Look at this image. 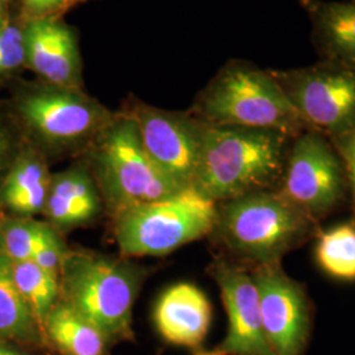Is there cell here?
<instances>
[{
    "label": "cell",
    "mask_w": 355,
    "mask_h": 355,
    "mask_svg": "<svg viewBox=\"0 0 355 355\" xmlns=\"http://www.w3.org/2000/svg\"><path fill=\"white\" fill-rule=\"evenodd\" d=\"M292 140L278 130L203 123L193 189L215 203L278 190Z\"/></svg>",
    "instance_id": "cell-1"
},
{
    "label": "cell",
    "mask_w": 355,
    "mask_h": 355,
    "mask_svg": "<svg viewBox=\"0 0 355 355\" xmlns=\"http://www.w3.org/2000/svg\"><path fill=\"white\" fill-rule=\"evenodd\" d=\"M318 233V223L279 190L259 191L217 203L209 236L229 261L254 267L279 263Z\"/></svg>",
    "instance_id": "cell-2"
},
{
    "label": "cell",
    "mask_w": 355,
    "mask_h": 355,
    "mask_svg": "<svg viewBox=\"0 0 355 355\" xmlns=\"http://www.w3.org/2000/svg\"><path fill=\"white\" fill-rule=\"evenodd\" d=\"M148 271L125 257L70 249L60 272V299L108 343L133 338V308Z\"/></svg>",
    "instance_id": "cell-3"
},
{
    "label": "cell",
    "mask_w": 355,
    "mask_h": 355,
    "mask_svg": "<svg viewBox=\"0 0 355 355\" xmlns=\"http://www.w3.org/2000/svg\"><path fill=\"white\" fill-rule=\"evenodd\" d=\"M189 112L208 125L278 130L291 139L308 129L270 70L245 61L220 69Z\"/></svg>",
    "instance_id": "cell-4"
},
{
    "label": "cell",
    "mask_w": 355,
    "mask_h": 355,
    "mask_svg": "<svg viewBox=\"0 0 355 355\" xmlns=\"http://www.w3.org/2000/svg\"><path fill=\"white\" fill-rule=\"evenodd\" d=\"M80 158L89 166L110 218L182 191L153 164L135 121L124 111L116 112Z\"/></svg>",
    "instance_id": "cell-5"
},
{
    "label": "cell",
    "mask_w": 355,
    "mask_h": 355,
    "mask_svg": "<svg viewBox=\"0 0 355 355\" xmlns=\"http://www.w3.org/2000/svg\"><path fill=\"white\" fill-rule=\"evenodd\" d=\"M15 111L29 145L46 158L83 154L116 116L83 89L48 83L23 91Z\"/></svg>",
    "instance_id": "cell-6"
},
{
    "label": "cell",
    "mask_w": 355,
    "mask_h": 355,
    "mask_svg": "<svg viewBox=\"0 0 355 355\" xmlns=\"http://www.w3.org/2000/svg\"><path fill=\"white\" fill-rule=\"evenodd\" d=\"M217 203L195 189L130 207L112 220L114 241L125 258L165 257L209 236L215 227Z\"/></svg>",
    "instance_id": "cell-7"
},
{
    "label": "cell",
    "mask_w": 355,
    "mask_h": 355,
    "mask_svg": "<svg viewBox=\"0 0 355 355\" xmlns=\"http://www.w3.org/2000/svg\"><path fill=\"white\" fill-rule=\"evenodd\" d=\"M270 73L308 129L333 139L355 128V67L320 61Z\"/></svg>",
    "instance_id": "cell-8"
},
{
    "label": "cell",
    "mask_w": 355,
    "mask_h": 355,
    "mask_svg": "<svg viewBox=\"0 0 355 355\" xmlns=\"http://www.w3.org/2000/svg\"><path fill=\"white\" fill-rule=\"evenodd\" d=\"M347 189L340 155L329 139L306 129L291 142L278 190L320 223L343 203Z\"/></svg>",
    "instance_id": "cell-9"
},
{
    "label": "cell",
    "mask_w": 355,
    "mask_h": 355,
    "mask_svg": "<svg viewBox=\"0 0 355 355\" xmlns=\"http://www.w3.org/2000/svg\"><path fill=\"white\" fill-rule=\"evenodd\" d=\"M124 112L135 121L142 148L153 164L179 190L193 189L203 123L190 112H173L142 102L128 104Z\"/></svg>",
    "instance_id": "cell-10"
},
{
    "label": "cell",
    "mask_w": 355,
    "mask_h": 355,
    "mask_svg": "<svg viewBox=\"0 0 355 355\" xmlns=\"http://www.w3.org/2000/svg\"><path fill=\"white\" fill-rule=\"evenodd\" d=\"M262 327L274 355H304L312 330L311 303L304 286L284 271L282 262L252 268Z\"/></svg>",
    "instance_id": "cell-11"
},
{
    "label": "cell",
    "mask_w": 355,
    "mask_h": 355,
    "mask_svg": "<svg viewBox=\"0 0 355 355\" xmlns=\"http://www.w3.org/2000/svg\"><path fill=\"white\" fill-rule=\"evenodd\" d=\"M228 316V331L212 350L203 355H274L262 327L259 296L252 272L225 257H217L208 267Z\"/></svg>",
    "instance_id": "cell-12"
},
{
    "label": "cell",
    "mask_w": 355,
    "mask_h": 355,
    "mask_svg": "<svg viewBox=\"0 0 355 355\" xmlns=\"http://www.w3.org/2000/svg\"><path fill=\"white\" fill-rule=\"evenodd\" d=\"M23 21L26 67L42 83L83 89L82 58L74 29L62 17Z\"/></svg>",
    "instance_id": "cell-13"
},
{
    "label": "cell",
    "mask_w": 355,
    "mask_h": 355,
    "mask_svg": "<svg viewBox=\"0 0 355 355\" xmlns=\"http://www.w3.org/2000/svg\"><path fill=\"white\" fill-rule=\"evenodd\" d=\"M153 321L166 343L203 350L212 321V304L198 286L180 282L161 293L154 305Z\"/></svg>",
    "instance_id": "cell-14"
},
{
    "label": "cell",
    "mask_w": 355,
    "mask_h": 355,
    "mask_svg": "<svg viewBox=\"0 0 355 355\" xmlns=\"http://www.w3.org/2000/svg\"><path fill=\"white\" fill-rule=\"evenodd\" d=\"M104 211L101 192L89 166L80 158L60 173H51L46 203L42 211L45 223L64 236L74 229L95 223Z\"/></svg>",
    "instance_id": "cell-15"
},
{
    "label": "cell",
    "mask_w": 355,
    "mask_h": 355,
    "mask_svg": "<svg viewBox=\"0 0 355 355\" xmlns=\"http://www.w3.org/2000/svg\"><path fill=\"white\" fill-rule=\"evenodd\" d=\"M51 178L48 158L29 144L23 146L0 180V208L4 216L36 218L42 215Z\"/></svg>",
    "instance_id": "cell-16"
},
{
    "label": "cell",
    "mask_w": 355,
    "mask_h": 355,
    "mask_svg": "<svg viewBox=\"0 0 355 355\" xmlns=\"http://www.w3.org/2000/svg\"><path fill=\"white\" fill-rule=\"evenodd\" d=\"M321 61L355 67V0H300Z\"/></svg>",
    "instance_id": "cell-17"
},
{
    "label": "cell",
    "mask_w": 355,
    "mask_h": 355,
    "mask_svg": "<svg viewBox=\"0 0 355 355\" xmlns=\"http://www.w3.org/2000/svg\"><path fill=\"white\" fill-rule=\"evenodd\" d=\"M45 341L54 345L64 355H104L107 338L89 320L61 299L42 320Z\"/></svg>",
    "instance_id": "cell-18"
},
{
    "label": "cell",
    "mask_w": 355,
    "mask_h": 355,
    "mask_svg": "<svg viewBox=\"0 0 355 355\" xmlns=\"http://www.w3.org/2000/svg\"><path fill=\"white\" fill-rule=\"evenodd\" d=\"M11 263L0 245V341L41 346L46 343L44 331L15 286Z\"/></svg>",
    "instance_id": "cell-19"
},
{
    "label": "cell",
    "mask_w": 355,
    "mask_h": 355,
    "mask_svg": "<svg viewBox=\"0 0 355 355\" xmlns=\"http://www.w3.org/2000/svg\"><path fill=\"white\" fill-rule=\"evenodd\" d=\"M315 261L330 278L355 282V221L350 220L320 232Z\"/></svg>",
    "instance_id": "cell-20"
},
{
    "label": "cell",
    "mask_w": 355,
    "mask_h": 355,
    "mask_svg": "<svg viewBox=\"0 0 355 355\" xmlns=\"http://www.w3.org/2000/svg\"><path fill=\"white\" fill-rule=\"evenodd\" d=\"M15 286L40 324L60 300V280L38 266L32 259L12 262Z\"/></svg>",
    "instance_id": "cell-21"
},
{
    "label": "cell",
    "mask_w": 355,
    "mask_h": 355,
    "mask_svg": "<svg viewBox=\"0 0 355 355\" xmlns=\"http://www.w3.org/2000/svg\"><path fill=\"white\" fill-rule=\"evenodd\" d=\"M45 221L23 217H0V245L11 262L32 259L42 237Z\"/></svg>",
    "instance_id": "cell-22"
},
{
    "label": "cell",
    "mask_w": 355,
    "mask_h": 355,
    "mask_svg": "<svg viewBox=\"0 0 355 355\" xmlns=\"http://www.w3.org/2000/svg\"><path fill=\"white\" fill-rule=\"evenodd\" d=\"M26 67L24 21H7L0 28V82Z\"/></svg>",
    "instance_id": "cell-23"
},
{
    "label": "cell",
    "mask_w": 355,
    "mask_h": 355,
    "mask_svg": "<svg viewBox=\"0 0 355 355\" xmlns=\"http://www.w3.org/2000/svg\"><path fill=\"white\" fill-rule=\"evenodd\" d=\"M70 248L64 242L61 233L46 223L42 237L36 248V252L32 257V261L38 266L48 271L51 275L60 278V272L64 265V257Z\"/></svg>",
    "instance_id": "cell-24"
},
{
    "label": "cell",
    "mask_w": 355,
    "mask_h": 355,
    "mask_svg": "<svg viewBox=\"0 0 355 355\" xmlns=\"http://www.w3.org/2000/svg\"><path fill=\"white\" fill-rule=\"evenodd\" d=\"M329 140L343 162L347 189L352 196V212L355 221V128Z\"/></svg>",
    "instance_id": "cell-25"
},
{
    "label": "cell",
    "mask_w": 355,
    "mask_h": 355,
    "mask_svg": "<svg viewBox=\"0 0 355 355\" xmlns=\"http://www.w3.org/2000/svg\"><path fill=\"white\" fill-rule=\"evenodd\" d=\"M24 20L62 17L71 8L69 0H21Z\"/></svg>",
    "instance_id": "cell-26"
},
{
    "label": "cell",
    "mask_w": 355,
    "mask_h": 355,
    "mask_svg": "<svg viewBox=\"0 0 355 355\" xmlns=\"http://www.w3.org/2000/svg\"><path fill=\"white\" fill-rule=\"evenodd\" d=\"M12 158V137L8 128L0 120V180Z\"/></svg>",
    "instance_id": "cell-27"
},
{
    "label": "cell",
    "mask_w": 355,
    "mask_h": 355,
    "mask_svg": "<svg viewBox=\"0 0 355 355\" xmlns=\"http://www.w3.org/2000/svg\"><path fill=\"white\" fill-rule=\"evenodd\" d=\"M0 355H32L29 354L24 349V346H20L17 343H6L0 341Z\"/></svg>",
    "instance_id": "cell-28"
},
{
    "label": "cell",
    "mask_w": 355,
    "mask_h": 355,
    "mask_svg": "<svg viewBox=\"0 0 355 355\" xmlns=\"http://www.w3.org/2000/svg\"><path fill=\"white\" fill-rule=\"evenodd\" d=\"M7 21V17L4 15V10H3V4H0V28L3 26V24Z\"/></svg>",
    "instance_id": "cell-29"
},
{
    "label": "cell",
    "mask_w": 355,
    "mask_h": 355,
    "mask_svg": "<svg viewBox=\"0 0 355 355\" xmlns=\"http://www.w3.org/2000/svg\"><path fill=\"white\" fill-rule=\"evenodd\" d=\"M70 1V6L73 7V6H76L78 3H82V1H87V0H69Z\"/></svg>",
    "instance_id": "cell-30"
},
{
    "label": "cell",
    "mask_w": 355,
    "mask_h": 355,
    "mask_svg": "<svg viewBox=\"0 0 355 355\" xmlns=\"http://www.w3.org/2000/svg\"><path fill=\"white\" fill-rule=\"evenodd\" d=\"M8 1H11V0H0V4H3V6H4V4H6V3H8Z\"/></svg>",
    "instance_id": "cell-31"
},
{
    "label": "cell",
    "mask_w": 355,
    "mask_h": 355,
    "mask_svg": "<svg viewBox=\"0 0 355 355\" xmlns=\"http://www.w3.org/2000/svg\"><path fill=\"white\" fill-rule=\"evenodd\" d=\"M195 355H203V354H199V353H195Z\"/></svg>",
    "instance_id": "cell-32"
}]
</instances>
